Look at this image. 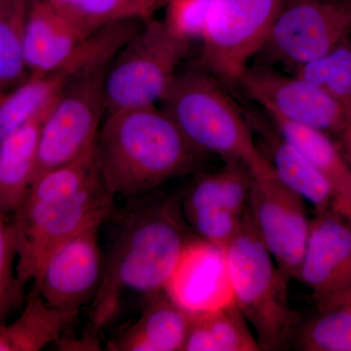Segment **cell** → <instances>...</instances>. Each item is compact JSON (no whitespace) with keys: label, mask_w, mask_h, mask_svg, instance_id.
Segmentation results:
<instances>
[{"label":"cell","mask_w":351,"mask_h":351,"mask_svg":"<svg viewBox=\"0 0 351 351\" xmlns=\"http://www.w3.org/2000/svg\"><path fill=\"white\" fill-rule=\"evenodd\" d=\"M92 302L88 334L97 337L119 313L126 293L145 297L165 290L189 240L174 200L132 202L117 217Z\"/></svg>","instance_id":"obj_1"},{"label":"cell","mask_w":351,"mask_h":351,"mask_svg":"<svg viewBox=\"0 0 351 351\" xmlns=\"http://www.w3.org/2000/svg\"><path fill=\"white\" fill-rule=\"evenodd\" d=\"M196 149L156 107L107 113L94 147L101 179L114 197H142L199 165Z\"/></svg>","instance_id":"obj_2"},{"label":"cell","mask_w":351,"mask_h":351,"mask_svg":"<svg viewBox=\"0 0 351 351\" xmlns=\"http://www.w3.org/2000/svg\"><path fill=\"white\" fill-rule=\"evenodd\" d=\"M218 80L203 69L178 73L161 101L162 110L202 154L243 164L253 176L271 172L246 113Z\"/></svg>","instance_id":"obj_3"},{"label":"cell","mask_w":351,"mask_h":351,"mask_svg":"<svg viewBox=\"0 0 351 351\" xmlns=\"http://www.w3.org/2000/svg\"><path fill=\"white\" fill-rule=\"evenodd\" d=\"M225 252L233 299L254 330L261 350L289 348L300 323L289 300L291 279L263 243L248 211Z\"/></svg>","instance_id":"obj_4"},{"label":"cell","mask_w":351,"mask_h":351,"mask_svg":"<svg viewBox=\"0 0 351 351\" xmlns=\"http://www.w3.org/2000/svg\"><path fill=\"white\" fill-rule=\"evenodd\" d=\"M189 43L165 21H145L106 71L104 94L107 113L156 107L161 103L179 73Z\"/></svg>","instance_id":"obj_5"},{"label":"cell","mask_w":351,"mask_h":351,"mask_svg":"<svg viewBox=\"0 0 351 351\" xmlns=\"http://www.w3.org/2000/svg\"><path fill=\"white\" fill-rule=\"evenodd\" d=\"M115 197L101 177L77 195L49 201L25 199L12 214L17 276L34 281L48 257L78 232L101 225L114 211Z\"/></svg>","instance_id":"obj_6"},{"label":"cell","mask_w":351,"mask_h":351,"mask_svg":"<svg viewBox=\"0 0 351 351\" xmlns=\"http://www.w3.org/2000/svg\"><path fill=\"white\" fill-rule=\"evenodd\" d=\"M287 0H212L201 34L200 68L235 84L263 49Z\"/></svg>","instance_id":"obj_7"},{"label":"cell","mask_w":351,"mask_h":351,"mask_svg":"<svg viewBox=\"0 0 351 351\" xmlns=\"http://www.w3.org/2000/svg\"><path fill=\"white\" fill-rule=\"evenodd\" d=\"M107 69L71 80L55 101L39 132L34 180L93 149L107 113L104 94Z\"/></svg>","instance_id":"obj_8"},{"label":"cell","mask_w":351,"mask_h":351,"mask_svg":"<svg viewBox=\"0 0 351 351\" xmlns=\"http://www.w3.org/2000/svg\"><path fill=\"white\" fill-rule=\"evenodd\" d=\"M351 0H287L260 53L293 71L350 38Z\"/></svg>","instance_id":"obj_9"},{"label":"cell","mask_w":351,"mask_h":351,"mask_svg":"<svg viewBox=\"0 0 351 351\" xmlns=\"http://www.w3.org/2000/svg\"><path fill=\"white\" fill-rule=\"evenodd\" d=\"M235 84L269 117L338 136L350 125L341 107L326 93L295 73L269 64L248 66Z\"/></svg>","instance_id":"obj_10"},{"label":"cell","mask_w":351,"mask_h":351,"mask_svg":"<svg viewBox=\"0 0 351 351\" xmlns=\"http://www.w3.org/2000/svg\"><path fill=\"white\" fill-rule=\"evenodd\" d=\"M247 211L277 265L297 279L311 228L304 200L271 171L253 176Z\"/></svg>","instance_id":"obj_11"},{"label":"cell","mask_w":351,"mask_h":351,"mask_svg":"<svg viewBox=\"0 0 351 351\" xmlns=\"http://www.w3.org/2000/svg\"><path fill=\"white\" fill-rule=\"evenodd\" d=\"M101 226H89L58 247L32 281L46 304L71 321L100 289L105 269Z\"/></svg>","instance_id":"obj_12"},{"label":"cell","mask_w":351,"mask_h":351,"mask_svg":"<svg viewBox=\"0 0 351 351\" xmlns=\"http://www.w3.org/2000/svg\"><path fill=\"white\" fill-rule=\"evenodd\" d=\"M298 280L317 307L351 291V223L332 209L315 213Z\"/></svg>","instance_id":"obj_13"},{"label":"cell","mask_w":351,"mask_h":351,"mask_svg":"<svg viewBox=\"0 0 351 351\" xmlns=\"http://www.w3.org/2000/svg\"><path fill=\"white\" fill-rule=\"evenodd\" d=\"M165 291L193 314L234 302L225 249L205 240H189Z\"/></svg>","instance_id":"obj_14"},{"label":"cell","mask_w":351,"mask_h":351,"mask_svg":"<svg viewBox=\"0 0 351 351\" xmlns=\"http://www.w3.org/2000/svg\"><path fill=\"white\" fill-rule=\"evenodd\" d=\"M252 130L260 137L263 156L274 175L287 188L311 203L315 213L332 209V196L326 180L308 156L284 137L267 113L246 112Z\"/></svg>","instance_id":"obj_15"},{"label":"cell","mask_w":351,"mask_h":351,"mask_svg":"<svg viewBox=\"0 0 351 351\" xmlns=\"http://www.w3.org/2000/svg\"><path fill=\"white\" fill-rule=\"evenodd\" d=\"M88 36L49 0H32L23 34V55L27 73L44 75L64 68Z\"/></svg>","instance_id":"obj_16"},{"label":"cell","mask_w":351,"mask_h":351,"mask_svg":"<svg viewBox=\"0 0 351 351\" xmlns=\"http://www.w3.org/2000/svg\"><path fill=\"white\" fill-rule=\"evenodd\" d=\"M137 321L110 339V351H182L193 313L182 308L166 291L147 295Z\"/></svg>","instance_id":"obj_17"},{"label":"cell","mask_w":351,"mask_h":351,"mask_svg":"<svg viewBox=\"0 0 351 351\" xmlns=\"http://www.w3.org/2000/svg\"><path fill=\"white\" fill-rule=\"evenodd\" d=\"M267 117L281 134L300 147L326 180L332 209L351 223V166L329 134Z\"/></svg>","instance_id":"obj_18"},{"label":"cell","mask_w":351,"mask_h":351,"mask_svg":"<svg viewBox=\"0 0 351 351\" xmlns=\"http://www.w3.org/2000/svg\"><path fill=\"white\" fill-rule=\"evenodd\" d=\"M45 117L32 120L0 141V210L7 214L22 204L34 181L39 132Z\"/></svg>","instance_id":"obj_19"},{"label":"cell","mask_w":351,"mask_h":351,"mask_svg":"<svg viewBox=\"0 0 351 351\" xmlns=\"http://www.w3.org/2000/svg\"><path fill=\"white\" fill-rule=\"evenodd\" d=\"M182 351H261L250 324L235 302L193 314Z\"/></svg>","instance_id":"obj_20"},{"label":"cell","mask_w":351,"mask_h":351,"mask_svg":"<svg viewBox=\"0 0 351 351\" xmlns=\"http://www.w3.org/2000/svg\"><path fill=\"white\" fill-rule=\"evenodd\" d=\"M69 82L66 73L57 71L29 75L7 91L0 101V141L32 120L46 117Z\"/></svg>","instance_id":"obj_21"},{"label":"cell","mask_w":351,"mask_h":351,"mask_svg":"<svg viewBox=\"0 0 351 351\" xmlns=\"http://www.w3.org/2000/svg\"><path fill=\"white\" fill-rule=\"evenodd\" d=\"M71 321L46 304L36 289L13 322L0 325V351H39L61 339Z\"/></svg>","instance_id":"obj_22"},{"label":"cell","mask_w":351,"mask_h":351,"mask_svg":"<svg viewBox=\"0 0 351 351\" xmlns=\"http://www.w3.org/2000/svg\"><path fill=\"white\" fill-rule=\"evenodd\" d=\"M252 181L253 174L243 164L226 162L221 169L193 181L182 199V212L218 207L244 214Z\"/></svg>","instance_id":"obj_23"},{"label":"cell","mask_w":351,"mask_h":351,"mask_svg":"<svg viewBox=\"0 0 351 351\" xmlns=\"http://www.w3.org/2000/svg\"><path fill=\"white\" fill-rule=\"evenodd\" d=\"M51 4L82 32L91 36L101 27L124 20L154 18L163 0H49Z\"/></svg>","instance_id":"obj_24"},{"label":"cell","mask_w":351,"mask_h":351,"mask_svg":"<svg viewBox=\"0 0 351 351\" xmlns=\"http://www.w3.org/2000/svg\"><path fill=\"white\" fill-rule=\"evenodd\" d=\"M291 345L301 351H351V304L318 308L316 315L298 324Z\"/></svg>","instance_id":"obj_25"},{"label":"cell","mask_w":351,"mask_h":351,"mask_svg":"<svg viewBox=\"0 0 351 351\" xmlns=\"http://www.w3.org/2000/svg\"><path fill=\"white\" fill-rule=\"evenodd\" d=\"M32 0H0V88L13 89L29 75L23 55V34Z\"/></svg>","instance_id":"obj_26"},{"label":"cell","mask_w":351,"mask_h":351,"mask_svg":"<svg viewBox=\"0 0 351 351\" xmlns=\"http://www.w3.org/2000/svg\"><path fill=\"white\" fill-rule=\"evenodd\" d=\"M322 90L336 101L351 124V41H343L336 49L313 63L292 71Z\"/></svg>","instance_id":"obj_27"},{"label":"cell","mask_w":351,"mask_h":351,"mask_svg":"<svg viewBox=\"0 0 351 351\" xmlns=\"http://www.w3.org/2000/svg\"><path fill=\"white\" fill-rule=\"evenodd\" d=\"M99 178L93 147L75 160L39 175L32 182L25 198L49 201L69 197L77 195Z\"/></svg>","instance_id":"obj_28"},{"label":"cell","mask_w":351,"mask_h":351,"mask_svg":"<svg viewBox=\"0 0 351 351\" xmlns=\"http://www.w3.org/2000/svg\"><path fill=\"white\" fill-rule=\"evenodd\" d=\"M24 287L17 276V241L12 217L0 210V325L24 302Z\"/></svg>","instance_id":"obj_29"},{"label":"cell","mask_w":351,"mask_h":351,"mask_svg":"<svg viewBox=\"0 0 351 351\" xmlns=\"http://www.w3.org/2000/svg\"><path fill=\"white\" fill-rule=\"evenodd\" d=\"M245 213H235L218 207L182 212L189 226L197 233L200 239L223 249H226L239 232L243 225Z\"/></svg>","instance_id":"obj_30"},{"label":"cell","mask_w":351,"mask_h":351,"mask_svg":"<svg viewBox=\"0 0 351 351\" xmlns=\"http://www.w3.org/2000/svg\"><path fill=\"white\" fill-rule=\"evenodd\" d=\"M211 3L212 0H167L164 21L188 41L201 38Z\"/></svg>","instance_id":"obj_31"},{"label":"cell","mask_w":351,"mask_h":351,"mask_svg":"<svg viewBox=\"0 0 351 351\" xmlns=\"http://www.w3.org/2000/svg\"><path fill=\"white\" fill-rule=\"evenodd\" d=\"M339 147L351 166V124L338 135Z\"/></svg>","instance_id":"obj_32"},{"label":"cell","mask_w":351,"mask_h":351,"mask_svg":"<svg viewBox=\"0 0 351 351\" xmlns=\"http://www.w3.org/2000/svg\"><path fill=\"white\" fill-rule=\"evenodd\" d=\"M341 302H343V304H351V291L350 292L346 293V294L339 295V297L332 300V301L327 302V304H323V306L318 307V308L323 306H330V304H341Z\"/></svg>","instance_id":"obj_33"},{"label":"cell","mask_w":351,"mask_h":351,"mask_svg":"<svg viewBox=\"0 0 351 351\" xmlns=\"http://www.w3.org/2000/svg\"><path fill=\"white\" fill-rule=\"evenodd\" d=\"M6 92H4L3 90L0 88V101H1L2 98H3L4 94H5Z\"/></svg>","instance_id":"obj_34"},{"label":"cell","mask_w":351,"mask_h":351,"mask_svg":"<svg viewBox=\"0 0 351 351\" xmlns=\"http://www.w3.org/2000/svg\"><path fill=\"white\" fill-rule=\"evenodd\" d=\"M163 1L165 2V3H166V1H167V0H163Z\"/></svg>","instance_id":"obj_35"}]
</instances>
